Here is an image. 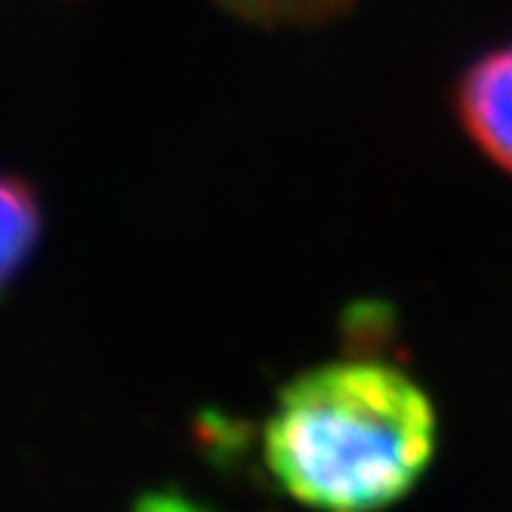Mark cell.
Segmentation results:
<instances>
[{"label": "cell", "mask_w": 512, "mask_h": 512, "mask_svg": "<svg viewBox=\"0 0 512 512\" xmlns=\"http://www.w3.org/2000/svg\"><path fill=\"white\" fill-rule=\"evenodd\" d=\"M457 118L485 158L512 173V41L488 50L463 71Z\"/></svg>", "instance_id": "obj_2"}, {"label": "cell", "mask_w": 512, "mask_h": 512, "mask_svg": "<svg viewBox=\"0 0 512 512\" xmlns=\"http://www.w3.org/2000/svg\"><path fill=\"white\" fill-rule=\"evenodd\" d=\"M44 207L25 176L0 173V297L16 284L41 244Z\"/></svg>", "instance_id": "obj_3"}, {"label": "cell", "mask_w": 512, "mask_h": 512, "mask_svg": "<svg viewBox=\"0 0 512 512\" xmlns=\"http://www.w3.org/2000/svg\"><path fill=\"white\" fill-rule=\"evenodd\" d=\"M435 454L426 392L383 361H331L290 380L263 429L272 482L306 506L361 512L405 497Z\"/></svg>", "instance_id": "obj_1"}, {"label": "cell", "mask_w": 512, "mask_h": 512, "mask_svg": "<svg viewBox=\"0 0 512 512\" xmlns=\"http://www.w3.org/2000/svg\"><path fill=\"white\" fill-rule=\"evenodd\" d=\"M216 4L263 28H312L343 16L355 0H216Z\"/></svg>", "instance_id": "obj_4"}]
</instances>
